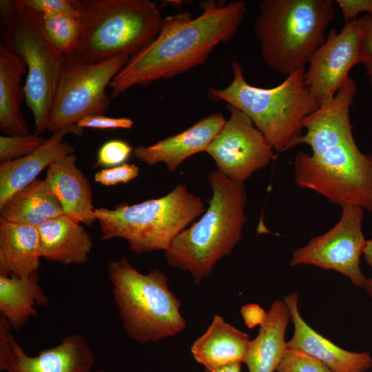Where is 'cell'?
<instances>
[{"mask_svg":"<svg viewBox=\"0 0 372 372\" xmlns=\"http://www.w3.org/2000/svg\"><path fill=\"white\" fill-rule=\"evenodd\" d=\"M247 11L242 1L222 6L211 1L196 18L188 12L165 17L156 38L131 56L112 79L109 85L112 96L203 64L218 45L235 35Z\"/></svg>","mask_w":372,"mask_h":372,"instance_id":"6da1fadb","label":"cell"},{"mask_svg":"<svg viewBox=\"0 0 372 372\" xmlns=\"http://www.w3.org/2000/svg\"><path fill=\"white\" fill-rule=\"evenodd\" d=\"M208 182L212 196L207 209L165 251L168 265L188 271L196 284L210 276L216 263L232 251L246 222L244 183L218 169L210 173Z\"/></svg>","mask_w":372,"mask_h":372,"instance_id":"7a4b0ae2","label":"cell"},{"mask_svg":"<svg viewBox=\"0 0 372 372\" xmlns=\"http://www.w3.org/2000/svg\"><path fill=\"white\" fill-rule=\"evenodd\" d=\"M309 147L311 154L299 151L295 156L296 185L331 203L358 206L372 213V154L359 149L351 123L324 132Z\"/></svg>","mask_w":372,"mask_h":372,"instance_id":"3957f363","label":"cell"},{"mask_svg":"<svg viewBox=\"0 0 372 372\" xmlns=\"http://www.w3.org/2000/svg\"><path fill=\"white\" fill-rule=\"evenodd\" d=\"M231 82L223 89L210 88L209 98L225 101L246 114L274 150L290 149L302 134L304 119L320 106L305 85V69L296 70L271 88L250 85L237 61L231 63Z\"/></svg>","mask_w":372,"mask_h":372,"instance_id":"277c9868","label":"cell"},{"mask_svg":"<svg viewBox=\"0 0 372 372\" xmlns=\"http://www.w3.org/2000/svg\"><path fill=\"white\" fill-rule=\"evenodd\" d=\"M334 14L331 0L262 1L254 30L265 64L287 76L304 68Z\"/></svg>","mask_w":372,"mask_h":372,"instance_id":"5b68a950","label":"cell"},{"mask_svg":"<svg viewBox=\"0 0 372 372\" xmlns=\"http://www.w3.org/2000/svg\"><path fill=\"white\" fill-rule=\"evenodd\" d=\"M81 26L76 56L99 62L136 54L158 35L163 20L149 0H73Z\"/></svg>","mask_w":372,"mask_h":372,"instance_id":"8992f818","label":"cell"},{"mask_svg":"<svg viewBox=\"0 0 372 372\" xmlns=\"http://www.w3.org/2000/svg\"><path fill=\"white\" fill-rule=\"evenodd\" d=\"M107 269L114 300L130 338L140 343L158 342L185 329L181 303L163 272L142 273L125 256L111 261Z\"/></svg>","mask_w":372,"mask_h":372,"instance_id":"52a82bcc","label":"cell"},{"mask_svg":"<svg viewBox=\"0 0 372 372\" xmlns=\"http://www.w3.org/2000/svg\"><path fill=\"white\" fill-rule=\"evenodd\" d=\"M205 212L201 198L182 183L164 196L140 203H121L114 209L95 208L101 240L125 239L138 254L164 252L174 238Z\"/></svg>","mask_w":372,"mask_h":372,"instance_id":"ba28073f","label":"cell"},{"mask_svg":"<svg viewBox=\"0 0 372 372\" xmlns=\"http://www.w3.org/2000/svg\"><path fill=\"white\" fill-rule=\"evenodd\" d=\"M0 14L1 44L26 64L25 99L33 114L34 133L41 135L47 130L64 58L50 43L40 13L21 0H1Z\"/></svg>","mask_w":372,"mask_h":372,"instance_id":"9c48e42d","label":"cell"},{"mask_svg":"<svg viewBox=\"0 0 372 372\" xmlns=\"http://www.w3.org/2000/svg\"><path fill=\"white\" fill-rule=\"evenodd\" d=\"M130 58L121 54L99 62L76 55L64 58L47 130L53 133L86 116L104 115L110 104L106 87Z\"/></svg>","mask_w":372,"mask_h":372,"instance_id":"30bf717a","label":"cell"},{"mask_svg":"<svg viewBox=\"0 0 372 372\" xmlns=\"http://www.w3.org/2000/svg\"><path fill=\"white\" fill-rule=\"evenodd\" d=\"M341 207L338 222L326 233L296 249L290 265H310L333 270L348 278L355 286L362 287L367 279L360 266L366 242L362 232L364 210L354 205Z\"/></svg>","mask_w":372,"mask_h":372,"instance_id":"8fae6325","label":"cell"},{"mask_svg":"<svg viewBox=\"0 0 372 372\" xmlns=\"http://www.w3.org/2000/svg\"><path fill=\"white\" fill-rule=\"evenodd\" d=\"M230 116L209 145L206 153L218 170L228 178L244 183L254 172L273 158V147L243 112L227 104Z\"/></svg>","mask_w":372,"mask_h":372,"instance_id":"7c38bea8","label":"cell"},{"mask_svg":"<svg viewBox=\"0 0 372 372\" xmlns=\"http://www.w3.org/2000/svg\"><path fill=\"white\" fill-rule=\"evenodd\" d=\"M94 355L85 337L65 336L57 345L30 356L0 316V371L6 372H92Z\"/></svg>","mask_w":372,"mask_h":372,"instance_id":"4fadbf2b","label":"cell"},{"mask_svg":"<svg viewBox=\"0 0 372 372\" xmlns=\"http://www.w3.org/2000/svg\"><path fill=\"white\" fill-rule=\"evenodd\" d=\"M360 27L358 19L346 22L340 32L331 28L311 57L304 83L320 105L330 101L357 64Z\"/></svg>","mask_w":372,"mask_h":372,"instance_id":"5bb4252c","label":"cell"},{"mask_svg":"<svg viewBox=\"0 0 372 372\" xmlns=\"http://www.w3.org/2000/svg\"><path fill=\"white\" fill-rule=\"evenodd\" d=\"M298 298L296 292L284 298L294 325L293 335L287 342V349L311 355L332 372H366L372 367V357L369 352L344 350L312 329L300 313Z\"/></svg>","mask_w":372,"mask_h":372,"instance_id":"9a60e30c","label":"cell"},{"mask_svg":"<svg viewBox=\"0 0 372 372\" xmlns=\"http://www.w3.org/2000/svg\"><path fill=\"white\" fill-rule=\"evenodd\" d=\"M225 121L222 113L211 114L178 134L149 146L136 147L133 155L149 166L164 163L169 172H174L189 157L206 152Z\"/></svg>","mask_w":372,"mask_h":372,"instance_id":"2e32d148","label":"cell"},{"mask_svg":"<svg viewBox=\"0 0 372 372\" xmlns=\"http://www.w3.org/2000/svg\"><path fill=\"white\" fill-rule=\"evenodd\" d=\"M83 129L76 124L53 132L37 149L17 160L0 163V206L11 196L34 181L52 163L73 154L74 147L63 138L68 134L80 136Z\"/></svg>","mask_w":372,"mask_h":372,"instance_id":"e0dca14e","label":"cell"},{"mask_svg":"<svg viewBox=\"0 0 372 372\" xmlns=\"http://www.w3.org/2000/svg\"><path fill=\"white\" fill-rule=\"evenodd\" d=\"M76 161L74 154L62 157L48 168L45 180L61 203L65 214L91 226L96 220L92 189Z\"/></svg>","mask_w":372,"mask_h":372,"instance_id":"ac0fdd59","label":"cell"},{"mask_svg":"<svg viewBox=\"0 0 372 372\" xmlns=\"http://www.w3.org/2000/svg\"><path fill=\"white\" fill-rule=\"evenodd\" d=\"M37 229L41 258L64 265L88 261L94 245L81 223L63 214L46 220Z\"/></svg>","mask_w":372,"mask_h":372,"instance_id":"d6986e66","label":"cell"},{"mask_svg":"<svg viewBox=\"0 0 372 372\" xmlns=\"http://www.w3.org/2000/svg\"><path fill=\"white\" fill-rule=\"evenodd\" d=\"M248 334L215 316L207 331L192 344V354L207 372L235 362H244Z\"/></svg>","mask_w":372,"mask_h":372,"instance_id":"ffe728a7","label":"cell"},{"mask_svg":"<svg viewBox=\"0 0 372 372\" xmlns=\"http://www.w3.org/2000/svg\"><path fill=\"white\" fill-rule=\"evenodd\" d=\"M290 318L284 300L272 303L258 335L249 342L244 360L249 372L276 371L287 349L285 333Z\"/></svg>","mask_w":372,"mask_h":372,"instance_id":"44dd1931","label":"cell"},{"mask_svg":"<svg viewBox=\"0 0 372 372\" xmlns=\"http://www.w3.org/2000/svg\"><path fill=\"white\" fill-rule=\"evenodd\" d=\"M40 258L37 227L0 220V276L30 278Z\"/></svg>","mask_w":372,"mask_h":372,"instance_id":"7402d4cb","label":"cell"},{"mask_svg":"<svg viewBox=\"0 0 372 372\" xmlns=\"http://www.w3.org/2000/svg\"><path fill=\"white\" fill-rule=\"evenodd\" d=\"M25 69L21 57L0 45V130L8 136L30 134L21 109L25 99L21 83Z\"/></svg>","mask_w":372,"mask_h":372,"instance_id":"603a6c76","label":"cell"},{"mask_svg":"<svg viewBox=\"0 0 372 372\" xmlns=\"http://www.w3.org/2000/svg\"><path fill=\"white\" fill-rule=\"evenodd\" d=\"M63 214L61 203L45 179H36L0 206V220L34 227Z\"/></svg>","mask_w":372,"mask_h":372,"instance_id":"cb8c5ba5","label":"cell"},{"mask_svg":"<svg viewBox=\"0 0 372 372\" xmlns=\"http://www.w3.org/2000/svg\"><path fill=\"white\" fill-rule=\"evenodd\" d=\"M48 304L38 273L28 278L0 276V316L12 330L19 331L30 318L37 316L35 305L45 307Z\"/></svg>","mask_w":372,"mask_h":372,"instance_id":"d4e9b609","label":"cell"},{"mask_svg":"<svg viewBox=\"0 0 372 372\" xmlns=\"http://www.w3.org/2000/svg\"><path fill=\"white\" fill-rule=\"evenodd\" d=\"M45 34L55 50L63 58L76 55L81 39L77 17L67 14L42 15Z\"/></svg>","mask_w":372,"mask_h":372,"instance_id":"484cf974","label":"cell"},{"mask_svg":"<svg viewBox=\"0 0 372 372\" xmlns=\"http://www.w3.org/2000/svg\"><path fill=\"white\" fill-rule=\"evenodd\" d=\"M46 138L33 134L0 136V163L8 162L27 156L44 143Z\"/></svg>","mask_w":372,"mask_h":372,"instance_id":"4316f807","label":"cell"},{"mask_svg":"<svg viewBox=\"0 0 372 372\" xmlns=\"http://www.w3.org/2000/svg\"><path fill=\"white\" fill-rule=\"evenodd\" d=\"M277 372H332L321 362L298 350L287 349Z\"/></svg>","mask_w":372,"mask_h":372,"instance_id":"83f0119b","label":"cell"},{"mask_svg":"<svg viewBox=\"0 0 372 372\" xmlns=\"http://www.w3.org/2000/svg\"><path fill=\"white\" fill-rule=\"evenodd\" d=\"M132 152V147L125 141L110 140L99 148L94 167H113L125 163Z\"/></svg>","mask_w":372,"mask_h":372,"instance_id":"f1b7e54d","label":"cell"},{"mask_svg":"<svg viewBox=\"0 0 372 372\" xmlns=\"http://www.w3.org/2000/svg\"><path fill=\"white\" fill-rule=\"evenodd\" d=\"M138 174L139 168L136 165L124 163L97 172L94 180L103 185L113 186L118 183H127L136 178Z\"/></svg>","mask_w":372,"mask_h":372,"instance_id":"f546056e","label":"cell"},{"mask_svg":"<svg viewBox=\"0 0 372 372\" xmlns=\"http://www.w3.org/2000/svg\"><path fill=\"white\" fill-rule=\"evenodd\" d=\"M22 3L41 15L67 14L78 17L73 0H21Z\"/></svg>","mask_w":372,"mask_h":372,"instance_id":"4dcf8cb0","label":"cell"},{"mask_svg":"<svg viewBox=\"0 0 372 372\" xmlns=\"http://www.w3.org/2000/svg\"><path fill=\"white\" fill-rule=\"evenodd\" d=\"M360 37L357 64L372 63V15L358 18Z\"/></svg>","mask_w":372,"mask_h":372,"instance_id":"1f68e13d","label":"cell"},{"mask_svg":"<svg viewBox=\"0 0 372 372\" xmlns=\"http://www.w3.org/2000/svg\"><path fill=\"white\" fill-rule=\"evenodd\" d=\"M76 125L81 128H93L99 130L129 129L134 125L132 119L128 118H112L105 115L86 116L79 121Z\"/></svg>","mask_w":372,"mask_h":372,"instance_id":"d6a6232c","label":"cell"},{"mask_svg":"<svg viewBox=\"0 0 372 372\" xmlns=\"http://www.w3.org/2000/svg\"><path fill=\"white\" fill-rule=\"evenodd\" d=\"M335 2L347 22L357 19L362 12L372 15V0H336Z\"/></svg>","mask_w":372,"mask_h":372,"instance_id":"836d02e7","label":"cell"},{"mask_svg":"<svg viewBox=\"0 0 372 372\" xmlns=\"http://www.w3.org/2000/svg\"><path fill=\"white\" fill-rule=\"evenodd\" d=\"M241 313L246 325L252 328L258 324H260L266 318L267 313L255 304H247L242 307Z\"/></svg>","mask_w":372,"mask_h":372,"instance_id":"e575fe53","label":"cell"},{"mask_svg":"<svg viewBox=\"0 0 372 372\" xmlns=\"http://www.w3.org/2000/svg\"><path fill=\"white\" fill-rule=\"evenodd\" d=\"M241 363L235 362L228 365L223 366L209 372H240Z\"/></svg>","mask_w":372,"mask_h":372,"instance_id":"d590c367","label":"cell"},{"mask_svg":"<svg viewBox=\"0 0 372 372\" xmlns=\"http://www.w3.org/2000/svg\"><path fill=\"white\" fill-rule=\"evenodd\" d=\"M363 255L367 264L372 267V239L366 240Z\"/></svg>","mask_w":372,"mask_h":372,"instance_id":"8d00e7d4","label":"cell"},{"mask_svg":"<svg viewBox=\"0 0 372 372\" xmlns=\"http://www.w3.org/2000/svg\"><path fill=\"white\" fill-rule=\"evenodd\" d=\"M366 68V75L369 78V81L372 86V63H367L364 64Z\"/></svg>","mask_w":372,"mask_h":372,"instance_id":"74e56055","label":"cell"},{"mask_svg":"<svg viewBox=\"0 0 372 372\" xmlns=\"http://www.w3.org/2000/svg\"><path fill=\"white\" fill-rule=\"evenodd\" d=\"M364 287L365 288L366 291L372 298V278L369 279H366Z\"/></svg>","mask_w":372,"mask_h":372,"instance_id":"f35d334b","label":"cell"},{"mask_svg":"<svg viewBox=\"0 0 372 372\" xmlns=\"http://www.w3.org/2000/svg\"><path fill=\"white\" fill-rule=\"evenodd\" d=\"M97 372H108V371L106 370H99Z\"/></svg>","mask_w":372,"mask_h":372,"instance_id":"ab89813d","label":"cell"}]
</instances>
